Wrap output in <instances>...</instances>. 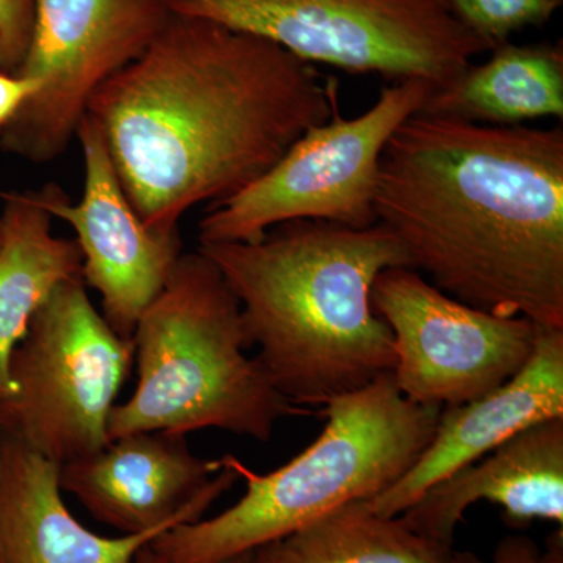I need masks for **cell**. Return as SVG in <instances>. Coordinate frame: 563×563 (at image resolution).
Masks as SVG:
<instances>
[{"mask_svg":"<svg viewBox=\"0 0 563 563\" xmlns=\"http://www.w3.org/2000/svg\"><path fill=\"white\" fill-rule=\"evenodd\" d=\"M133 363V340L110 328L84 277L63 282L11 352L0 432L62 466L98 453Z\"/></svg>","mask_w":563,"mask_h":563,"instance_id":"obj_7","label":"cell"},{"mask_svg":"<svg viewBox=\"0 0 563 563\" xmlns=\"http://www.w3.org/2000/svg\"><path fill=\"white\" fill-rule=\"evenodd\" d=\"M481 501L501 507L510 528L536 520L563 528V417L533 424L451 473L399 517L415 532L454 547L463 515Z\"/></svg>","mask_w":563,"mask_h":563,"instance_id":"obj_14","label":"cell"},{"mask_svg":"<svg viewBox=\"0 0 563 563\" xmlns=\"http://www.w3.org/2000/svg\"><path fill=\"white\" fill-rule=\"evenodd\" d=\"M60 463L0 432V563H129L158 532L103 537L62 496Z\"/></svg>","mask_w":563,"mask_h":563,"instance_id":"obj_15","label":"cell"},{"mask_svg":"<svg viewBox=\"0 0 563 563\" xmlns=\"http://www.w3.org/2000/svg\"><path fill=\"white\" fill-rule=\"evenodd\" d=\"M236 481L222 459L198 457L187 435L163 431L118 437L60 473L62 490L122 536L195 523Z\"/></svg>","mask_w":563,"mask_h":563,"instance_id":"obj_12","label":"cell"},{"mask_svg":"<svg viewBox=\"0 0 563 563\" xmlns=\"http://www.w3.org/2000/svg\"><path fill=\"white\" fill-rule=\"evenodd\" d=\"M132 340L135 390L111 410L110 440L221 429L266 443L284 418L313 415L284 398L257 357H247L239 299L199 250L180 255Z\"/></svg>","mask_w":563,"mask_h":563,"instance_id":"obj_5","label":"cell"},{"mask_svg":"<svg viewBox=\"0 0 563 563\" xmlns=\"http://www.w3.org/2000/svg\"><path fill=\"white\" fill-rule=\"evenodd\" d=\"M539 558L540 548L531 537L510 536L496 544L493 563H539Z\"/></svg>","mask_w":563,"mask_h":563,"instance_id":"obj_22","label":"cell"},{"mask_svg":"<svg viewBox=\"0 0 563 563\" xmlns=\"http://www.w3.org/2000/svg\"><path fill=\"white\" fill-rule=\"evenodd\" d=\"M451 563H487L483 559L477 558L472 551H454L453 561Z\"/></svg>","mask_w":563,"mask_h":563,"instance_id":"obj_25","label":"cell"},{"mask_svg":"<svg viewBox=\"0 0 563 563\" xmlns=\"http://www.w3.org/2000/svg\"><path fill=\"white\" fill-rule=\"evenodd\" d=\"M0 399L10 395L11 352L52 291L81 277L76 240L52 232L43 188L0 192Z\"/></svg>","mask_w":563,"mask_h":563,"instance_id":"obj_17","label":"cell"},{"mask_svg":"<svg viewBox=\"0 0 563 563\" xmlns=\"http://www.w3.org/2000/svg\"><path fill=\"white\" fill-rule=\"evenodd\" d=\"M242 307L250 346L274 388L322 406L393 374L395 343L372 302L388 268H412L395 233L296 220L254 242L199 244Z\"/></svg>","mask_w":563,"mask_h":563,"instance_id":"obj_3","label":"cell"},{"mask_svg":"<svg viewBox=\"0 0 563 563\" xmlns=\"http://www.w3.org/2000/svg\"><path fill=\"white\" fill-rule=\"evenodd\" d=\"M539 563H563V528L548 537L544 551H540Z\"/></svg>","mask_w":563,"mask_h":563,"instance_id":"obj_24","label":"cell"},{"mask_svg":"<svg viewBox=\"0 0 563 563\" xmlns=\"http://www.w3.org/2000/svg\"><path fill=\"white\" fill-rule=\"evenodd\" d=\"M252 559H254V551L252 553H243L239 555H233L231 559H225V561L218 563H252ZM129 563H168L163 561L161 555L155 553L151 548V543L144 544L143 548H140L136 551L135 555L129 561Z\"/></svg>","mask_w":563,"mask_h":563,"instance_id":"obj_23","label":"cell"},{"mask_svg":"<svg viewBox=\"0 0 563 563\" xmlns=\"http://www.w3.org/2000/svg\"><path fill=\"white\" fill-rule=\"evenodd\" d=\"M376 211L439 290L563 331L562 128L413 114L385 146Z\"/></svg>","mask_w":563,"mask_h":563,"instance_id":"obj_2","label":"cell"},{"mask_svg":"<svg viewBox=\"0 0 563 563\" xmlns=\"http://www.w3.org/2000/svg\"><path fill=\"white\" fill-rule=\"evenodd\" d=\"M38 88L36 80L0 69V132L14 120Z\"/></svg>","mask_w":563,"mask_h":563,"instance_id":"obj_21","label":"cell"},{"mask_svg":"<svg viewBox=\"0 0 563 563\" xmlns=\"http://www.w3.org/2000/svg\"><path fill=\"white\" fill-rule=\"evenodd\" d=\"M440 412L407 399L393 374L339 396L321 410L328 422L318 439L276 472L258 474L224 455L246 481L243 498L209 520L168 529L151 548L168 563H218L284 539L343 504L373 499L421 457Z\"/></svg>","mask_w":563,"mask_h":563,"instance_id":"obj_4","label":"cell"},{"mask_svg":"<svg viewBox=\"0 0 563 563\" xmlns=\"http://www.w3.org/2000/svg\"><path fill=\"white\" fill-rule=\"evenodd\" d=\"M198 18L272 41L307 63L384 79L450 84L490 51L443 0H166Z\"/></svg>","mask_w":563,"mask_h":563,"instance_id":"obj_6","label":"cell"},{"mask_svg":"<svg viewBox=\"0 0 563 563\" xmlns=\"http://www.w3.org/2000/svg\"><path fill=\"white\" fill-rule=\"evenodd\" d=\"M487 62L470 63L455 79L433 88L417 114L439 120L517 128L563 118V44H499Z\"/></svg>","mask_w":563,"mask_h":563,"instance_id":"obj_16","label":"cell"},{"mask_svg":"<svg viewBox=\"0 0 563 563\" xmlns=\"http://www.w3.org/2000/svg\"><path fill=\"white\" fill-rule=\"evenodd\" d=\"M454 548L383 517L366 499L322 515L299 531L258 548L252 563H451Z\"/></svg>","mask_w":563,"mask_h":563,"instance_id":"obj_18","label":"cell"},{"mask_svg":"<svg viewBox=\"0 0 563 563\" xmlns=\"http://www.w3.org/2000/svg\"><path fill=\"white\" fill-rule=\"evenodd\" d=\"M172 16L166 0H35L16 74L40 88L0 132V151L33 165L62 157L95 92L139 58Z\"/></svg>","mask_w":563,"mask_h":563,"instance_id":"obj_9","label":"cell"},{"mask_svg":"<svg viewBox=\"0 0 563 563\" xmlns=\"http://www.w3.org/2000/svg\"><path fill=\"white\" fill-rule=\"evenodd\" d=\"M451 16L490 47L525 29L543 27L562 9L563 0H443Z\"/></svg>","mask_w":563,"mask_h":563,"instance_id":"obj_19","label":"cell"},{"mask_svg":"<svg viewBox=\"0 0 563 563\" xmlns=\"http://www.w3.org/2000/svg\"><path fill=\"white\" fill-rule=\"evenodd\" d=\"M84 154V195L77 203L57 184L44 185L52 217L68 222L81 251V277L101 296L102 317L131 340L144 310L154 302L184 254L180 231L147 228L128 196L95 121L85 114L77 131Z\"/></svg>","mask_w":563,"mask_h":563,"instance_id":"obj_11","label":"cell"},{"mask_svg":"<svg viewBox=\"0 0 563 563\" xmlns=\"http://www.w3.org/2000/svg\"><path fill=\"white\" fill-rule=\"evenodd\" d=\"M336 80L272 41L172 16L88 103L147 228L177 231L195 207L243 191L332 117Z\"/></svg>","mask_w":563,"mask_h":563,"instance_id":"obj_1","label":"cell"},{"mask_svg":"<svg viewBox=\"0 0 563 563\" xmlns=\"http://www.w3.org/2000/svg\"><path fill=\"white\" fill-rule=\"evenodd\" d=\"M374 312L393 333V379L410 401L454 407L501 387L531 358L539 325L451 298L412 268L374 280Z\"/></svg>","mask_w":563,"mask_h":563,"instance_id":"obj_10","label":"cell"},{"mask_svg":"<svg viewBox=\"0 0 563 563\" xmlns=\"http://www.w3.org/2000/svg\"><path fill=\"white\" fill-rule=\"evenodd\" d=\"M35 0H0V69L16 73L31 43Z\"/></svg>","mask_w":563,"mask_h":563,"instance_id":"obj_20","label":"cell"},{"mask_svg":"<svg viewBox=\"0 0 563 563\" xmlns=\"http://www.w3.org/2000/svg\"><path fill=\"white\" fill-rule=\"evenodd\" d=\"M563 417V331L539 329L531 358L476 401L443 407L431 443L398 483L366 499L373 512L398 517L433 484L492 453L539 422Z\"/></svg>","mask_w":563,"mask_h":563,"instance_id":"obj_13","label":"cell"},{"mask_svg":"<svg viewBox=\"0 0 563 563\" xmlns=\"http://www.w3.org/2000/svg\"><path fill=\"white\" fill-rule=\"evenodd\" d=\"M429 81H395L372 109H339L299 136L272 169L232 198L207 207L199 244L254 242L282 222L328 221L352 229L377 224L380 158L393 133L422 109Z\"/></svg>","mask_w":563,"mask_h":563,"instance_id":"obj_8","label":"cell"}]
</instances>
